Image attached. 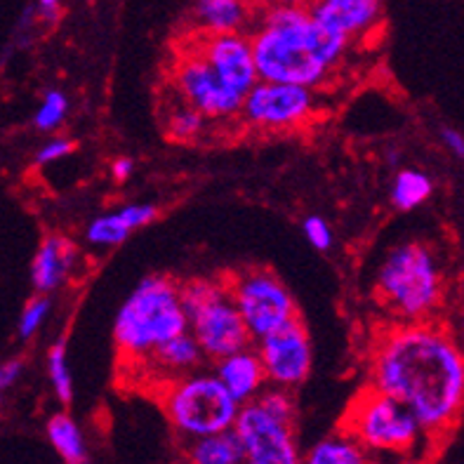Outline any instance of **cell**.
Returning a JSON list of instances; mask_svg holds the SVG:
<instances>
[{"mask_svg":"<svg viewBox=\"0 0 464 464\" xmlns=\"http://www.w3.org/2000/svg\"><path fill=\"white\" fill-rule=\"evenodd\" d=\"M371 387L403 403L424 434L448 431L464 408V353L441 324L384 330L371 352Z\"/></svg>","mask_w":464,"mask_h":464,"instance_id":"obj_1","label":"cell"},{"mask_svg":"<svg viewBox=\"0 0 464 464\" xmlns=\"http://www.w3.org/2000/svg\"><path fill=\"white\" fill-rule=\"evenodd\" d=\"M259 81L325 88L344 71L353 45L325 31L309 7L259 10L250 29Z\"/></svg>","mask_w":464,"mask_h":464,"instance_id":"obj_2","label":"cell"},{"mask_svg":"<svg viewBox=\"0 0 464 464\" xmlns=\"http://www.w3.org/2000/svg\"><path fill=\"white\" fill-rule=\"evenodd\" d=\"M188 330L179 283L153 274L141 278L113 321V342L125 361H144L170 337Z\"/></svg>","mask_w":464,"mask_h":464,"instance_id":"obj_3","label":"cell"},{"mask_svg":"<svg viewBox=\"0 0 464 464\" xmlns=\"http://www.w3.org/2000/svg\"><path fill=\"white\" fill-rule=\"evenodd\" d=\"M443 271L434 250L418 241L394 246L375 274L380 304L401 324L434 321L443 304Z\"/></svg>","mask_w":464,"mask_h":464,"instance_id":"obj_4","label":"cell"},{"mask_svg":"<svg viewBox=\"0 0 464 464\" xmlns=\"http://www.w3.org/2000/svg\"><path fill=\"white\" fill-rule=\"evenodd\" d=\"M159 401L172 431L182 439V443L231 430L241 408L222 387L215 372L200 368L168 380L160 389Z\"/></svg>","mask_w":464,"mask_h":464,"instance_id":"obj_5","label":"cell"},{"mask_svg":"<svg viewBox=\"0 0 464 464\" xmlns=\"http://www.w3.org/2000/svg\"><path fill=\"white\" fill-rule=\"evenodd\" d=\"M179 297L188 318V333L208 361H218L253 344L224 276L188 278L179 283Z\"/></svg>","mask_w":464,"mask_h":464,"instance_id":"obj_6","label":"cell"},{"mask_svg":"<svg viewBox=\"0 0 464 464\" xmlns=\"http://www.w3.org/2000/svg\"><path fill=\"white\" fill-rule=\"evenodd\" d=\"M353 441L377 455H408L422 439V427L403 403L372 389L371 384L353 396L340 424Z\"/></svg>","mask_w":464,"mask_h":464,"instance_id":"obj_7","label":"cell"},{"mask_svg":"<svg viewBox=\"0 0 464 464\" xmlns=\"http://www.w3.org/2000/svg\"><path fill=\"white\" fill-rule=\"evenodd\" d=\"M222 276L253 342L300 316L290 290L271 269L253 266Z\"/></svg>","mask_w":464,"mask_h":464,"instance_id":"obj_8","label":"cell"},{"mask_svg":"<svg viewBox=\"0 0 464 464\" xmlns=\"http://www.w3.org/2000/svg\"><path fill=\"white\" fill-rule=\"evenodd\" d=\"M318 106L316 90L290 82L257 81L243 97L238 121L259 135H283L304 128Z\"/></svg>","mask_w":464,"mask_h":464,"instance_id":"obj_9","label":"cell"},{"mask_svg":"<svg viewBox=\"0 0 464 464\" xmlns=\"http://www.w3.org/2000/svg\"><path fill=\"white\" fill-rule=\"evenodd\" d=\"M172 88L177 100L194 106L212 123L238 121L243 94L231 90L191 43L179 50L177 62L172 64Z\"/></svg>","mask_w":464,"mask_h":464,"instance_id":"obj_10","label":"cell"},{"mask_svg":"<svg viewBox=\"0 0 464 464\" xmlns=\"http://www.w3.org/2000/svg\"><path fill=\"white\" fill-rule=\"evenodd\" d=\"M234 431L243 448V464H302L297 424L274 418L257 401L243 403Z\"/></svg>","mask_w":464,"mask_h":464,"instance_id":"obj_11","label":"cell"},{"mask_svg":"<svg viewBox=\"0 0 464 464\" xmlns=\"http://www.w3.org/2000/svg\"><path fill=\"white\" fill-rule=\"evenodd\" d=\"M253 344L259 353V361L265 365L266 384L295 392L306 382V377L312 372L314 352L312 337L302 316L271 330L269 335L259 337Z\"/></svg>","mask_w":464,"mask_h":464,"instance_id":"obj_12","label":"cell"},{"mask_svg":"<svg viewBox=\"0 0 464 464\" xmlns=\"http://www.w3.org/2000/svg\"><path fill=\"white\" fill-rule=\"evenodd\" d=\"M188 43L203 54V59L212 66V71L243 97L259 81L253 43H250L247 34L208 35L194 31V38Z\"/></svg>","mask_w":464,"mask_h":464,"instance_id":"obj_13","label":"cell"},{"mask_svg":"<svg viewBox=\"0 0 464 464\" xmlns=\"http://www.w3.org/2000/svg\"><path fill=\"white\" fill-rule=\"evenodd\" d=\"M309 12L325 31L353 47L375 35L384 22L382 0H314Z\"/></svg>","mask_w":464,"mask_h":464,"instance_id":"obj_14","label":"cell"},{"mask_svg":"<svg viewBox=\"0 0 464 464\" xmlns=\"http://www.w3.org/2000/svg\"><path fill=\"white\" fill-rule=\"evenodd\" d=\"M212 363H215V368H212L215 377L238 406L257 399L259 392L266 387L265 365L259 361V353L253 344L212 361Z\"/></svg>","mask_w":464,"mask_h":464,"instance_id":"obj_15","label":"cell"},{"mask_svg":"<svg viewBox=\"0 0 464 464\" xmlns=\"http://www.w3.org/2000/svg\"><path fill=\"white\" fill-rule=\"evenodd\" d=\"M78 265V247L59 234H47L31 262V283L38 295L62 288Z\"/></svg>","mask_w":464,"mask_h":464,"instance_id":"obj_16","label":"cell"},{"mask_svg":"<svg viewBox=\"0 0 464 464\" xmlns=\"http://www.w3.org/2000/svg\"><path fill=\"white\" fill-rule=\"evenodd\" d=\"M159 218V208L153 203H128L116 210L97 215L85 227V241L94 247H113L128 241L132 231L141 229Z\"/></svg>","mask_w":464,"mask_h":464,"instance_id":"obj_17","label":"cell"},{"mask_svg":"<svg viewBox=\"0 0 464 464\" xmlns=\"http://www.w3.org/2000/svg\"><path fill=\"white\" fill-rule=\"evenodd\" d=\"M253 0H194L196 34H247L257 19Z\"/></svg>","mask_w":464,"mask_h":464,"instance_id":"obj_18","label":"cell"},{"mask_svg":"<svg viewBox=\"0 0 464 464\" xmlns=\"http://www.w3.org/2000/svg\"><path fill=\"white\" fill-rule=\"evenodd\" d=\"M206 353L200 352L198 342L194 340V335L184 330L179 335L170 337L168 342H163L156 352L149 356L144 363H149L153 371L163 375V380H172V377L187 375V372L198 371L200 365L206 363Z\"/></svg>","mask_w":464,"mask_h":464,"instance_id":"obj_19","label":"cell"},{"mask_svg":"<svg viewBox=\"0 0 464 464\" xmlns=\"http://www.w3.org/2000/svg\"><path fill=\"white\" fill-rule=\"evenodd\" d=\"M184 464H243V448L234 427L184 441Z\"/></svg>","mask_w":464,"mask_h":464,"instance_id":"obj_20","label":"cell"},{"mask_svg":"<svg viewBox=\"0 0 464 464\" xmlns=\"http://www.w3.org/2000/svg\"><path fill=\"white\" fill-rule=\"evenodd\" d=\"M302 464H380L359 441H353L347 431H335L314 443L302 458Z\"/></svg>","mask_w":464,"mask_h":464,"instance_id":"obj_21","label":"cell"},{"mask_svg":"<svg viewBox=\"0 0 464 464\" xmlns=\"http://www.w3.org/2000/svg\"><path fill=\"white\" fill-rule=\"evenodd\" d=\"M47 441L64 464H90L88 441L69 412H54L45 424Z\"/></svg>","mask_w":464,"mask_h":464,"instance_id":"obj_22","label":"cell"},{"mask_svg":"<svg viewBox=\"0 0 464 464\" xmlns=\"http://www.w3.org/2000/svg\"><path fill=\"white\" fill-rule=\"evenodd\" d=\"M212 121H208L200 111H196L194 106L184 104L182 100H175V104H170L163 113V128L168 132V137L175 141H182V144H191V141H198L208 135L212 130Z\"/></svg>","mask_w":464,"mask_h":464,"instance_id":"obj_23","label":"cell"},{"mask_svg":"<svg viewBox=\"0 0 464 464\" xmlns=\"http://www.w3.org/2000/svg\"><path fill=\"white\" fill-rule=\"evenodd\" d=\"M434 194V182L431 177L415 168H403L396 172L392 182V203L396 210L411 212L431 198Z\"/></svg>","mask_w":464,"mask_h":464,"instance_id":"obj_24","label":"cell"},{"mask_svg":"<svg viewBox=\"0 0 464 464\" xmlns=\"http://www.w3.org/2000/svg\"><path fill=\"white\" fill-rule=\"evenodd\" d=\"M47 377L53 384V392L62 406H69L73 401V377H71L69 356H66L64 340L54 342L47 349Z\"/></svg>","mask_w":464,"mask_h":464,"instance_id":"obj_25","label":"cell"},{"mask_svg":"<svg viewBox=\"0 0 464 464\" xmlns=\"http://www.w3.org/2000/svg\"><path fill=\"white\" fill-rule=\"evenodd\" d=\"M69 116V97L62 90H47L34 113V125L38 132H54L66 123Z\"/></svg>","mask_w":464,"mask_h":464,"instance_id":"obj_26","label":"cell"},{"mask_svg":"<svg viewBox=\"0 0 464 464\" xmlns=\"http://www.w3.org/2000/svg\"><path fill=\"white\" fill-rule=\"evenodd\" d=\"M255 401H257L259 406L265 408L269 415H274V418L283 420V422L297 424V401H295V394L290 389L271 387V384H266Z\"/></svg>","mask_w":464,"mask_h":464,"instance_id":"obj_27","label":"cell"},{"mask_svg":"<svg viewBox=\"0 0 464 464\" xmlns=\"http://www.w3.org/2000/svg\"><path fill=\"white\" fill-rule=\"evenodd\" d=\"M50 309H53V302H50L47 295H35L34 300L26 302V306L22 309V316H19L17 335L22 340H31L45 325Z\"/></svg>","mask_w":464,"mask_h":464,"instance_id":"obj_28","label":"cell"},{"mask_svg":"<svg viewBox=\"0 0 464 464\" xmlns=\"http://www.w3.org/2000/svg\"><path fill=\"white\" fill-rule=\"evenodd\" d=\"M302 231H304V238L309 241V246L318 250V253H328L333 243H335L333 227L324 218H318V215H309L302 222Z\"/></svg>","mask_w":464,"mask_h":464,"instance_id":"obj_29","label":"cell"},{"mask_svg":"<svg viewBox=\"0 0 464 464\" xmlns=\"http://www.w3.org/2000/svg\"><path fill=\"white\" fill-rule=\"evenodd\" d=\"M76 144L66 137H54V140H47L38 151H35V165H53L59 160L69 159L73 153Z\"/></svg>","mask_w":464,"mask_h":464,"instance_id":"obj_30","label":"cell"},{"mask_svg":"<svg viewBox=\"0 0 464 464\" xmlns=\"http://www.w3.org/2000/svg\"><path fill=\"white\" fill-rule=\"evenodd\" d=\"M24 372V363L19 359H10L5 363H0V396L10 392L14 384L19 382V377Z\"/></svg>","mask_w":464,"mask_h":464,"instance_id":"obj_31","label":"cell"},{"mask_svg":"<svg viewBox=\"0 0 464 464\" xmlns=\"http://www.w3.org/2000/svg\"><path fill=\"white\" fill-rule=\"evenodd\" d=\"M441 141L448 151L453 153L455 159L464 160V135L455 128H443L441 130Z\"/></svg>","mask_w":464,"mask_h":464,"instance_id":"obj_32","label":"cell"},{"mask_svg":"<svg viewBox=\"0 0 464 464\" xmlns=\"http://www.w3.org/2000/svg\"><path fill=\"white\" fill-rule=\"evenodd\" d=\"M135 172V160L132 159H116L111 165V177L116 182H128L130 177Z\"/></svg>","mask_w":464,"mask_h":464,"instance_id":"obj_33","label":"cell"},{"mask_svg":"<svg viewBox=\"0 0 464 464\" xmlns=\"http://www.w3.org/2000/svg\"><path fill=\"white\" fill-rule=\"evenodd\" d=\"M259 10H269V7H309L314 0H253Z\"/></svg>","mask_w":464,"mask_h":464,"instance_id":"obj_34","label":"cell"},{"mask_svg":"<svg viewBox=\"0 0 464 464\" xmlns=\"http://www.w3.org/2000/svg\"><path fill=\"white\" fill-rule=\"evenodd\" d=\"M59 3L62 0H38V12L43 19H54L59 14Z\"/></svg>","mask_w":464,"mask_h":464,"instance_id":"obj_35","label":"cell"},{"mask_svg":"<svg viewBox=\"0 0 464 464\" xmlns=\"http://www.w3.org/2000/svg\"><path fill=\"white\" fill-rule=\"evenodd\" d=\"M396 464H422V462H420V459L408 458V459H399V462H396Z\"/></svg>","mask_w":464,"mask_h":464,"instance_id":"obj_36","label":"cell"},{"mask_svg":"<svg viewBox=\"0 0 464 464\" xmlns=\"http://www.w3.org/2000/svg\"><path fill=\"white\" fill-rule=\"evenodd\" d=\"M459 349H462L464 353V316H462V342H459Z\"/></svg>","mask_w":464,"mask_h":464,"instance_id":"obj_37","label":"cell"}]
</instances>
